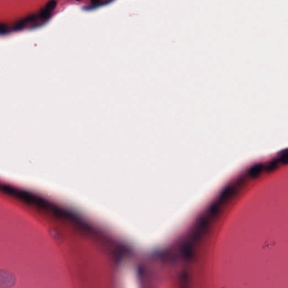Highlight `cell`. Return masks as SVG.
<instances>
[{
    "label": "cell",
    "mask_w": 288,
    "mask_h": 288,
    "mask_svg": "<svg viewBox=\"0 0 288 288\" xmlns=\"http://www.w3.org/2000/svg\"><path fill=\"white\" fill-rule=\"evenodd\" d=\"M281 161L284 164H288V153L282 155L281 157Z\"/></svg>",
    "instance_id": "cell-4"
},
{
    "label": "cell",
    "mask_w": 288,
    "mask_h": 288,
    "mask_svg": "<svg viewBox=\"0 0 288 288\" xmlns=\"http://www.w3.org/2000/svg\"><path fill=\"white\" fill-rule=\"evenodd\" d=\"M4 272L5 274H2V272L1 274L3 275L5 278L4 280V283L1 284V285H3L4 287H11L15 282V278L14 276L10 272H8L6 271H4Z\"/></svg>",
    "instance_id": "cell-1"
},
{
    "label": "cell",
    "mask_w": 288,
    "mask_h": 288,
    "mask_svg": "<svg viewBox=\"0 0 288 288\" xmlns=\"http://www.w3.org/2000/svg\"><path fill=\"white\" fill-rule=\"evenodd\" d=\"M262 170V166L261 164L256 165L250 169V175L253 177H257L261 173Z\"/></svg>",
    "instance_id": "cell-2"
},
{
    "label": "cell",
    "mask_w": 288,
    "mask_h": 288,
    "mask_svg": "<svg viewBox=\"0 0 288 288\" xmlns=\"http://www.w3.org/2000/svg\"><path fill=\"white\" fill-rule=\"evenodd\" d=\"M277 165H278V163L277 161H273L272 162H271L269 164L267 168V170L268 171H271L272 170H273L274 169L276 168V167H277Z\"/></svg>",
    "instance_id": "cell-3"
}]
</instances>
